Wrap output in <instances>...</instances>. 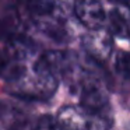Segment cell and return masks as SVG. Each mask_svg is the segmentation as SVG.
I'll list each match as a JSON object with an SVG mask.
<instances>
[{
    "label": "cell",
    "instance_id": "cell-5",
    "mask_svg": "<svg viewBox=\"0 0 130 130\" xmlns=\"http://www.w3.org/2000/svg\"><path fill=\"white\" fill-rule=\"evenodd\" d=\"M110 31L116 37H130V7L126 4H116L109 13Z\"/></svg>",
    "mask_w": 130,
    "mask_h": 130
},
{
    "label": "cell",
    "instance_id": "cell-1",
    "mask_svg": "<svg viewBox=\"0 0 130 130\" xmlns=\"http://www.w3.org/2000/svg\"><path fill=\"white\" fill-rule=\"evenodd\" d=\"M71 66V57L67 52L49 51L38 57L35 63V73L38 76H48L56 78L57 74L66 73Z\"/></svg>",
    "mask_w": 130,
    "mask_h": 130
},
{
    "label": "cell",
    "instance_id": "cell-9",
    "mask_svg": "<svg viewBox=\"0 0 130 130\" xmlns=\"http://www.w3.org/2000/svg\"><path fill=\"white\" fill-rule=\"evenodd\" d=\"M53 7H55V4L51 3V2H37V3H29L28 4L29 11L35 15H41V17L51 14Z\"/></svg>",
    "mask_w": 130,
    "mask_h": 130
},
{
    "label": "cell",
    "instance_id": "cell-8",
    "mask_svg": "<svg viewBox=\"0 0 130 130\" xmlns=\"http://www.w3.org/2000/svg\"><path fill=\"white\" fill-rule=\"evenodd\" d=\"M34 130H63L59 120H56L52 116H42L37 122Z\"/></svg>",
    "mask_w": 130,
    "mask_h": 130
},
{
    "label": "cell",
    "instance_id": "cell-6",
    "mask_svg": "<svg viewBox=\"0 0 130 130\" xmlns=\"http://www.w3.org/2000/svg\"><path fill=\"white\" fill-rule=\"evenodd\" d=\"M11 57L7 52H0V77L6 76L9 80H17L24 73L21 66H10Z\"/></svg>",
    "mask_w": 130,
    "mask_h": 130
},
{
    "label": "cell",
    "instance_id": "cell-7",
    "mask_svg": "<svg viewBox=\"0 0 130 130\" xmlns=\"http://www.w3.org/2000/svg\"><path fill=\"white\" fill-rule=\"evenodd\" d=\"M115 70L124 78L130 77V53L119 52L115 57Z\"/></svg>",
    "mask_w": 130,
    "mask_h": 130
},
{
    "label": "cell",
    "instance_id": "cell-2",
    "mask_svg": "<svg viewBox=\"0 0 130 130\" xmlns=\"http://www.w3.org/2000/svg\"><path fill=\"white\" fill-rule=\"evenodd\" d=\"M74 13L84 27L98 31L106 20L104 7L98 2H78L74 6Z\"/></svg>",
    "mask_w": 130,
    "mask_h": 130
},
{
    "label": "cell",
    "instance_id": "cell-3",
    "mask_svg": "<svg viewBox=\"0 0 130 130\" xmlns=\"http://www.w3.org/2000/svg\"><path fill=\"white\" fill-rule=\"evenodd\" d=\"M84 48L92 57L98 60H104L112 52V41L110 37L105 32L94 31L92 34H88L84 38Z\"/></svg>",
    "mask_w": 130,
    "mask_h": 130
},
{
    "label": "cell",
    "instance_id": "cell-4",
    "mask_svg": "<svg viewBox=\"0 0 130 130\" xmlns=\"http://www.w3.org/2000/svg\"><path fill=\"white\" fill-rule=\"evenodd\" d=\"M81 105L87 112L101 115V112L108 106V98L98 85L87 84L81 92Z\"/></svg>",
    "mask_w": 130,
    "mask_h": 130
}]
</instances>
